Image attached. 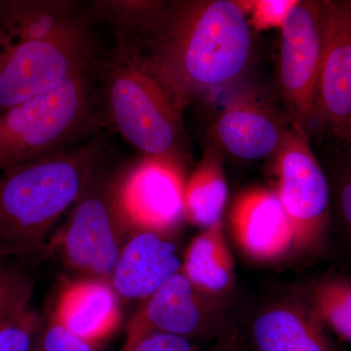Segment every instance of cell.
<instances>
[{
  "instance_id": "27",
  "label": "cell",
  "mask_w": 351,
  "mask_h": 351,
  "mask_svg": "<svg viewBox=\"0 0 351 351\" xmlns=\"http://www.w3.org/2000/svg\"><path fill=\"white\" fill-rule=\"evenodd\" d=\"M213 351H242L240 350L239 346L232 341H223L217 348H215Z\"/></svg>"
},
{
  "instance_id": "28",
  "label": "cell",
  "mask_w": 351,
  "mask_h": 351,
  "mask_svg": "<svg viewBox=\"0 0 351 351\" xmlns=\"http://www.w3.org/2000/svg\"><path fill=\"white\" fill-rule=\"evenodd\" d=\"M339 138H343L346 142L351 144V115L348 122H346L345 127H343V131H341V135H339Z\"/></svg>"
},
{
  "instance_id": "23",
  "label": "cell",
  "mask_w": 351,
  "mask_h": 351,
  "mask_svg": "<svg viewBox=\"0 0 351 351\" xmlns=\"http://www.w3.org/2000/svg\"><path fill=\"white\" fill-rule=\"evenodd\" d=\"M32 284L20 270L0 265V323L21 306L29 304Z\"/></svg>"
},
{
  "instance_id": "18",
  "label": "cell",
  "mask_w": 351,
  "mask_h": 351,
  "mask_svg": "<svg viewBox=\"0 0 351 351\" xmlns=\"http://www.w3.org/2000/svg\"><path fill=\"white\" fill-rule=\"evenodd\" d=\"M181 272L202 294L218 299L232 289L235 263L223 223L205 228L186 248Z\"/></svg>"
},
{
  "instance_id": "16",
  "label": "cell",
  "mask_w": 351,
  "mask_h": 351,
  "mask_svg": "<svg viewBox=\"0 0 351 351\" xmlns=\"http://www.w3.org/2000/svg\"><path fill=\"white\" fill-rule=\"evenodd\" d=\"M86 22L71 1H0V54L18 43L49 39L86 27Z\"/></svg>"
},
{
  "instance_id": "15",
  "label": "cell",
  "mask_w": 351,
  "mask_h": 351,
  "mask_svg": "<svg viewBox=\"0 0 351 351\" xmlns=\"http://www.w3.org/2000/svg\"><path fill=\"white\" fill-rule=\"evenodd\" d=\"M325 325L306 299L270 304L254 318V351H336Z\"/></svg>"
},
{
  "instance_id": "26",
  "label": "cell",
  "mask_w": 351,
  "mask_h": 351,
  "mask_svg": "<svg viewBox=\"0 0 351 351\" xmlns=\"http://www.w3.org/2000/svg\"><path fill=\"white\" fill-rule=\"evenodd\" d=\"M335 202L339 219L351 235V156L338 173L335 189Z\"/></svg>"
},
{
  "instance_id": "25",
  "label": "cell",
  "mask_w": 351,
  "mask_h": 351,
  "mask_svg": "<svg viewBox=\"0 0 351 351\" xmlns=\"http://www.w3.org/2000/svg\"><path fill=\"white\" fill-rule=\"evenodd\" d=\"M122 351H195L191 339L163 334L152 332L138 339L134 345Z\"/></svg>"
},
{
  "instance_id": "17",
  "label": "cell",
  "mask_w": 351,
  "mask_h": 351,
  "mask_svg": "<svg viewBox=\"0 0 351 351\" xmlns=\"http://www.w3.org/2000/svg\"><path fill=\"white\" fill-rule=\"evenodd\" d=\"M55 319L92 345L107 338L120 318L117 292L103 281H82L64 289Z\"/></svg>"
},
{
  "instance_id": "8",
  "label": "cell",
  "mask_w": 351,
  "mask_h": 351,
  "mask_svg": "<svg viewBox=\"0 0 351 351\" xmlns=\"http://www.w3.org/2000/svg\"><path fill=\"white\" fill-rule=\"evenodd\" d=\"M320 55V1L300 0L281 29L278 76L289 117L304 130L313 122Z\"/></svg>"
},
{
  "instance_id": "6",
  "label": "cell",
  "mask_w": 351,
  "mask_h": 351,
  "mask_svg": "<svg viewBox=\"0 0 351 351\" xmlns=\"http://www.w3.org/2000/svg\"><path fill=\"white\" fill-rule=\"evenodd\" d=\"M98 59L88 27L0 54V113L61 84Z\"/></svg>"
},
{
  "instance_id": "10",
  "label": "cell",
  "mask_w": 351,
  "mask_h": 351,
  "mask_svg": "<svg viewBox=\"0 0 351 351\" xmlns=\"http://www.w3.org/2000/svg\"><path fill=\"white\" fill-rule=\"evenodd\" d=\"M184 186L180 163L145 158L119 184L120 209L127 223L165 233L184 218Z\"/></svg>"
},
{
  "instance_id": "1",
  "label": "cell",
  "mask_w": 351,
  "mask_h": 351,
  "mask_svg": "<svg viewBox=\"0 0 351 351\" xmlns=\"http://www.w3.org/2000/svg\"><path fill=\"white\" fill-rule=\"evenodd\" d=\"M119 38L142 52L182 108L230 86L250 61V25L239 0L132 2Z\"/></svg>"
},
{
  "instance_id": "19",
  "label": "cell",
  "mask_w": 351,
  "mask_h": 351,
  "mask_svg": "<svg viewBox=\"0 0 351 351\" xmlns=\"http://www.w3.org/2000/svg\"><path fill=\"white\" fill-rule=\"evenodd\" d=\"M228 196L221 151L211 147L184 186V218L193 225L210 228L221 221Z\"/></svg>"
},
{
  "instance_id": "29",
  "label": "cell",
  "mask_w": 351,
  "mask_h": 351,
  "mask_svg": "<svg viewBox=\"0 0 351 351\" xmlns=\"http://www.w3.org/2000/svg\"><path fill=\"white\" fill-rule=\"evenodd\" d=\"M6 256L4 255L3 253H2L1 251H0V265H1L2 263H3V261L5 260Z\"/></svg>"
},
{
  "instance_id": "14",
  "label": "cell",
  "mask_w": 351,
  "mask_h": 351,
  "mask_svg": "<svg viewBox=\"0 0 351 351\" xmlns=\"http://www.w3.org/2000/svg\"><path fill=\"white\" fill-rule=\"evenodd\" d=\"M181 269L173 242L163 233L140 230L123 245L110 280L122 297L147 300Z\"/></svg>"
},
{
  "instance_id": "9",
  "label": "cell",
  "mask_w": 351,
  "mask_h": 351,
  "mask_svg": "<svg viewBox=\"0 0 351 351\" xmlns=\"http://www.w3.org/2000/svg\"><path fill=\"white\" fill-rule=\"evenodd\" d=\"M320 32L313 121L339 137L351 115L350 0H320Z\"/></svg>"
},
{
  "instance_id": "7",
  "label": "cell",
  "mask_w": 351,
  "mask_h": 351,
  "mask_svg": "<svg viewBox=\"0 0 351 351\" xmlns=\"http://www.w3.org/2000/svg\"><path fill=\"white\" fill-rule=\"evenodd\" d=\"M100 179L69 212L59 246L69 265L101 278H112L123 245L127 223L117 191L101 186Z\"/></svg>"
},
{
  "instance_id": "3",
  "label": "cell",
  "mask_w": 351,
  "mask_h": 351,
  "mask_svg": "<svg viewBox=\"0 0 351 351\" xmlns=\"http://www.w3.org/2000/svg\"><path fill=\"white\" fill-rule=\"evenodd\" d=\"M100 59L49 91L0 113V170L101 136L108 124L101 97Z\"/></svg>"
},
{
  "instance_id": "12",
  "label": "cell",
  "mask_w": 351,
  "mask_h": 351,
  "mask_svg": "<svg viewBox=\"0 0 351 351\" xmlns=\"http://www.w3.org/2000/svg\"><path fill=\"white\" fill-rule=\"evenodd\" d=\"M293 123L284 121L260 95L245 91L223 106L211 133L219 149L237 158L255 160L274 156Z\"/></svg>"
},
{
  "instance_id": "4",
  "label": "cell",
  "mask_w": 351,
  "mask_h": 351,
  "mask_svg": "<svg viewBox=\"0 0 351 351\" xmlns=\"http://www.w3.org/2000/svg\"><path fill=\"white\" fill-rule=\"evenodd\" d=\"M100 85L108 125L145 158L179 163L182 108L134 44L119 40L101 60Z\"/></svg>"
},
{
  "instance_id": "21",
  "label": "cell",
  "mask_w": 351,
  "mask_h": 351,
  "mask_svg": "<svg viewBox=\"0 0 351 351\" xmlns=\"http://www.w3.org/2000/svg\"><path fill=\"white\" fill-rule=\"evenodd\" d=\"M38 327V316L29 304L21 306L0 323V351H32Z\"/></svg>"
},
{
  "instance_id": "13",
  "label": "cell",
  "mask_w": 351,
  "mask_h": 351,
  "mask_svg": "<svg viewBox=\"0 0 351 351\" xmlns=\"http://www.w3.org/2000/svg\"><path fill=\"white\" fill-rule=\"evenodd\" d=\"M230 232L244 255L271 262L294 249V232L272 189L252 188L239 193L228 214Z\"/></svg>"
},
{
  "instance_id": "24",
  "label": "cell",
  "mask_w": 351,
  "mask_h": 351,
  "mask_svg": "<svg viewBox=\"0 0 351 351\" xmlns=\"http://www.w3.org/2000/svg\"><path fill=\"white\" fill-rule=\"evenodd\" d=\"M95 346L69 331L55 318H51L36 351H96Z\"/></svg>"
},
{
  "instance_id": "22",
  "label": "cell",
  "mask_w": 351,
  "mask_h": 351,
  "mask_svg": "<svg viewBox=\"0 0 351 351\" xmlns=\"http://www.w3.org/2000/svg\"><path fill=\"white\" fill-rule=\"evenodd\" d=\"M300 0H239L249 25L256 32L282 29Z\"/></svg>"
},
{
  "instance_id": "20",
  "label": "cell",
  "mask_w": 351,
  "mask_h": 351,
  "mask_svg": "<svg viewBox=\"0 0 351 351\" xmlns=\"http://www.w3.org/2000/svg\"><path fill=\"white\" fill-rule=\"evenodd\" d=\"M306 301L325 327L351 343V279H323L311 289Z\"/></svg>"
},
{
  "instance_id": "11",
  "label": "cell",
  "mask_w": 351,
  "mask_h": 351,
  "mask_svg": "<svg viewBox=\"0 0 351 351\" xmlns=\"http://www.w3.org/2000/svg\"><path fill=\"white\" fill-rule=\"evenodd\" d=\"M214 302L219 300L202 294L181 271L178 272L147 298L142 308L133 316L127 327L122 350L152 332L189 339L213 336L219 332L218 311Z\"/></svg>"
},
{
  "instance_id": "2",
  "label": "cell",
  "mask_w": 351,
  "mask_h": 351,
  "mask_svg": "<svg viewBox=\"0 0 351 351\" xmlns=\"http://www.w3.org/2000/svg\"><path fill=\"white\" fill-rule=\"evenodd\" d=\"M101 136L52 156L0 170V251L29 258L100 179L108 154Z\"/></svg>"
},
{
  "instance_id": "5",
  "label": "cell",
  "mask_w": 351,
  "mask_h": 351,
  "mask_svg": "<svg viewBox=\"0 0 351 351\" xmlns=\"http://www.w3.org/2000/svg\"><path fill=\"white\" fill-rule=\"evenodd\" d=\"M272 156V191L292 226L294 249L318 248L326 239L331 221V186L306 130L293 123Z\"/></svg>"
}]
</instances>
